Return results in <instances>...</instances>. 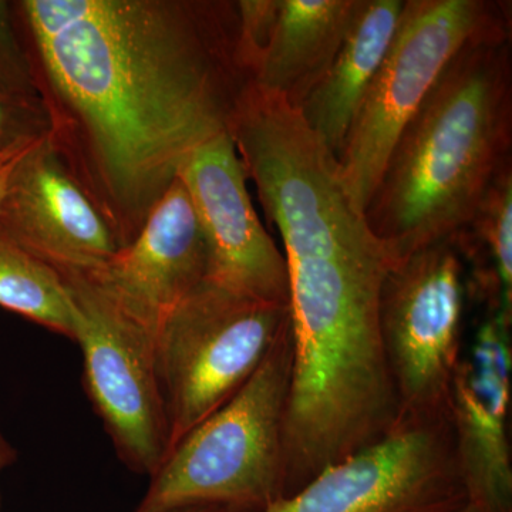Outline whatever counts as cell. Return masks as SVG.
I'll return each mask as SVG.
<instances>
[{"instance_id":"obj_1","label":"cell","mask_w":512,"mask_h":512,"mask_svg":"<svg viewBox=\"0 0 512 512\" xmlns=\"http://www.w3.org/2000/svg\"><path fill=\"white\" fill-rule=\"evenodd\" d=\"M18 5L52 143L127 247L195 151L229 133L251 82L237 2Z\"/></svg>"},{"instance_id":"obj_2","label":"cell","mask_w":512,"mask_h":512,"mask_svg":"<svg viewBox=\"0 0 512 512\" xmlns=\"http://www.w3.org/2000/svg\"><path fill=\"white\" fill-rule=\"evenodd\" d=\"M239 158L281 234L288 266V497L402 420L380 332L382 289L397 262L353 204L335 156L301 117L254 128Z\"/></svg>"},{"instance_id":"obj_3","label":"cell","mask_w":512,"mask_h":512,"mask_svg":"<svg viewBox=\"0 0 512 512\" xmlns=\"http://www.w3.org/2000/svg\"><path fill=\"white\" fill-rule=\"evenodd\" d=\"M511 146L507 26L457 53L390 154L365 217L394 261L467 228Z\"/></svg>"},{"instance_id":"obj_4","label":"cell","mask_w":512,"mask_h":512,"mask_svg":"<svg viewBox=\"0 0 512 512\" xmlns=\"http://www.w3.org/2000/svg\"><path fill=\"white\" fill-rule=\"evenodd\" d=\"M291 376L289 326L244 387L175 444L133 512H264L284 498Z\"/></svg>"},{"instance_id":"obj_5","label":"cell","mask_w":512,"mask_h":512,"mask_svg":"<svg viewBox=\"0 0 512 512\" xmlns=\"http://www.w3.org/2000/svg\"><path fill=\"white\" fill-rule=\"evenodd\" d=\"M511 26L505 3L404 0L399 25L338 157L340 178L365 212L397 140L467 43Z\"/></svg>"},{"instance_id":"obj_6","label":"cell","mask_w":512,"mask_h":512,"mask_svg":"<svg viewBox=\"0 0 512 512\" xmlns=\"http://www.w3.org/2000/svg\"><path fill=\"white\" fill-rule=\"evenodd\" d=\"M289 326V306L210 279L165 316L156 333V359L168 453L244 387Z\"/></svg>"},{"instance_id":"obj_7","label":"cell","mask_w":512,"mask_h":512,"mask_svg":"<svg viewBox=\"0 0 512 512\" xmlns=\"http://www.w3.org/2000/svg\"><path fill=\"white\" fill-rule=\"evenodd\" d=\"M463 255L453 238L397 262L380 298L384 355L403 417L447 413L463 357Z\"/></svg>"},{"instance_id":"obj_8","label":"cell","mask_w":512,"mask_h":512,"mask_svg":"<svg viewBox=\"0 0 512 512\" xmlns=\"http://www.w3.org/2000/svg\"><path fill=\"white\" fill-rule=\"evenodd\" d=\"M77 309L83 383L120 460L153 477L168 454L156 335L79 272L60 274Z\"/></svg>"},{"instance_id":"obj_9","label":"cell","mask_w":512,"mask_h":512,"mask_svg":"<svg viewBox=\"0 0 512 512\" xmlns=\"http://www.w3.org/2000/svg\"><path fill=\"white\" fill-rule=\"evenodd\" d=\"M467 503L448 414L403 417L264 512H454Z\"/></svg>"},{"instance_id":"obj_10","label":"cell","mask_w":512,"mask_h":512,"mask_svg":"<svg viewBox=\"0 0 512 512\" xmlns=\"http://www.w3.org/2000/svg\"><path fill=\"white\" fill-rule=\"evenodd\" d=\"M512 315L487 311L451 383L447 414L467 503L512 512Z\"/></svg>"},{"instance_id":"obj_11","label":"cell","mask_w":512,"mask_h":512,"mask_svg":"<svg viewBox=\"0 0 512 512\" xmlns=\"http://www.w3.org/2000/svg\"><path fill=\"white\" fill-rule=\"evenodd\" d=\"M208 248V278L242 295L289 306L285 256L259 221L229 133L195 151L180 174Z\"/></svg>"},{"instance_id":"obj_12","label":"cell","mask_w":512,"mask_h":512,"mask_svg":"<svg viewBox=\"0 0 512 512\" xmlns=\"http://www.w3.org/2000/svg\"><path fill=\"white\" fill-rule=\"evenodd\" d=\"M0 235L59 274H90L119 244L47 136L19 165L0 205Z\"/></svg>"},{"instance_id":"obj_13","label":"cell","mask_w":512,"mask_h":512,"mask_svg":"<svg viewBox=\"0 0 512 512\" xmlns=\"http://www.w3.org/2000/svg\"><path fill=\"white\" fill-rule=\"evenodd\" d=\"M90 278L156 335L175 306L208 278V248L190 194L178 177L134 241Z\"/></svg>"},{"instance_id":"obj_14","label":"cell","mask_w":512,"mask_h":512,"mask_svg":"<svg viewBox=\"0 0 512 512\" xmlns=\"http://www.w3.org/2000/svg\"><path fill=\"white\" fill-rule=\"evenodd\" d=\"M403 0H355L338 55L299 113L338 160L363 97L392 43Z\"/></svg>"},{"instance_id":"obj_15","label":"cell","mask_w":512,"mask_h":512,"mask_svg":"<svg viewBox=\"0 0 512 512\" xmlns=\"http://www.w3.org/2000/svg\"><path fill=\"white\" fill-rule=\"evenodd\" d=\"M355 0H281L271 43L252 82L299 110L329 72Z\"/></svg>"},{"instance_id":"obj_16","label":"cell","mask_w":512,"mask_h":512,"mask_svg":"<svg viewBox=\"0 0 512 512\" xmlns=\"http://www.w3.org/2000/svg\"><path fill=\"white\" fill-rule=\"evenodd\" d=\"M451 238L473 262L474 288L487 311L512 315V163L495 177L468 227Z\"/></svg>"},{"instance_id":"obj_17","label":"cell","mask_w":512,"mask_h":512,"mask_svg":"<svg viewBox=\"0 0 512 512\" xmlns=\"http://www.w3.org/2000/svg\"><path fill=\"white\" fill-rule=\"evenodd\" d=\"M0 306L76 340L77 309L52 266L0 235Z\"/></svg>"},{"instance_id":"obj_18","label":"cell","mask_w":512,"mask_h":512,"mask_svg":"<svg viewBox=\"0 0 512 512\" xmlns=\"http://www.w3.org/2000/svg\"><path fill=\"white\" fill-rule=\"evenodd\" d=\"M237 8L238 64L252 82L274 36L281 0H239Z\"/></svg>"},{"instance_id":"obj_19","label":"cell","mask_w":512,"mask_h":512,"mask_svg":"<svg viewBox=\"0 0 512 512\" xmlns=\"http://www.w3.org/2000/svg\"><path fill=\"white\" fill-rule=\"evenodd\" d=\"M0 92L16 99L42 103L28 49L16 37L15 19L9 3L0 2Z\"/></svg>"},{"instance_id":"obj_20","label":"cell","mask_w":512,"mask_h":512,"mask_svg":"<svg viewBox=\"0 0 512 512\" xmlns=\"http://www.w3.org/2000/svg\"><path fill=\"white\" fill-rule=\"evenodd\" d=\"M50 133L45 104L16 99L0 92V150L22 140Z\"/></svg>"},{"instance_id":"obj_21","label":"cell","mask_w":512,"mask_h":512,"mask_svg":"<svg viewBox=\"0 0 512 512\" xmlns=\"http://www.w3.org/2000/svg\"><path fill=\"white\" fill-rule=\"evenodd\" d=\"M49 134L22 138V140L16 141V143L0 150V205H2L3 198H5L6 192H8L10 181H12L19 165L36 147H39V144Z\"/></svg>"},{"instance_id":"obj_22","label":"cell","mask_w":512,"mask_h":512,"mask_svg":"<svg viewBox=\"0 0 512 512\" xmlns=\"http://www.w3.org/2000/svg\"><path fill=\"white\" fill-rule=\"evenodd\" d=\"M13 461V450L9 446L8 441L3 439L0 434V474L5 470V467ZM0 504H2V497H0Z\"/></svg>"},{"instance_id":"obj_23","label":"cell","mask_w":512,"mask_h":512,"mask_svg":"<svg viewBox=\"0 0 512 512\" xmlns=\"http://www.w3.org/2000/svg\"><path fill=\"white\" fill-rule=\"evenodd\" d=\"M173 512H238L235 510H231V508L225 507H191L184 508V510H177Z\"/></svg>"},{"instance_id":"obj_24","label":"cell","mask_w":512,"mask_h":512,"mask_svg":"<svg viewBox=\"0 0 512 512\" xmlns=\"http://www.w3.org/2000/svg\"><path fill=\"white\" fill-rule=\"evenodd\" d=\"M454 512H478V510L474 508L473 505L466 503L463 507L458 508V510Z\"/></svg>"}]
</instances>
